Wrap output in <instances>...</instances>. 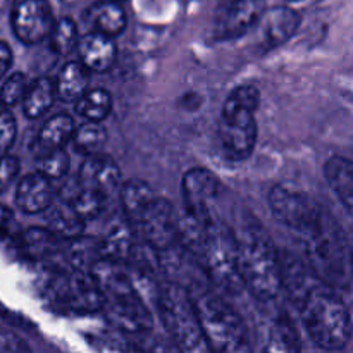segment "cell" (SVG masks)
<instances>
[{
  "label": "cell",
  "instance_id": "obj_1",
  "mask_svg": "<svg viewBox=\"0 0 353 353\" xmlns=\"http://www.w3.org/2000/svg\"><path fill=\"white\" fill-rule=\"evenodd\" d=\"M303 327L310 340L323 350H343L353 336V323L348 307L321 279H316L309 292L296 303Z\"/></svg>",
  "mask_w": 353,
  "mask_h": 353
},
{
  "label": "cell",
  "instance_id": "obj_2",
  "mask_svg": "<svg viewBox=\"0 0 353 353\" xmlns=\"http://www.w3.org/2000/svg\"><path fill=\"white\" fill-rule=\"evenodd\" d=\"M236 240L245 288L262 302L276 299L283 290L281 257L268 231L252 221L238 231Z\"/></svg>",
  "mask_w": 353,
  "mask_h": 353
},
{
  "label": "cell",
  "instance_id": "obj_3",
  "mask_svg": "<svg viewBox=\"0 0 353 353\" xmlns=\"http://www.w3.org/2000/svg\"><path fill=\"white\" fill-rule=\"evenodd\" d=\"M261 92L252 85L236 86L228 95L221 112L219 137L221 150L230 161L241 162L248 159L257 143V110Z\"/></svg>",
  "mask_w": 353,
  "mask_h": 353
},
{
  "label": "cell",
  "instance_id": "obj_4",
  "mask_svg": "<svg viewBox=\"0 0 353 353\" xmlns=\"http://www.w3.org/2000/svg\"><path fill=\"white\" fill-rule=\"evenodd\" d=\"M303 241L307 264L314 274L331 288H348L353 279L352 247L331 214L314 233L303 238Z\"/></svg>",
  "mask_w": 353,
  "mask_h": 353
},
{
  "label": "cell",
  "instance_id": "obj_5",
  "mask_svg": "<svg viewBox=\"0 0 353 353\" xmlns=\"http://www.w3.org/2000/svg\"><path fill=\"white\" fill-rule=\"evenodd\" d=\"M192 296L210 352L243 353L250 350L243 319L228 300L212 290L203 288L193 290Z\"/></svg>",
  "mask_w": 353,
  "mask_h": 353
},
{
  "label": "cell",
  "instance_id": "obj_6",
  "mask_svg": "<svg viewBox=\"0 0 353 353\" xmlns=\"http://www.w3.org/2000/svg\"><path fill=\"white\" fill-rule=\"evenodd\" d=\"M157 309L162 324L178 350L188 353L210 352L190 290L179 285H165L159 293Z\"/></svg>",
  "mask_w": 353,
  "mask_h": 353
},
{
  "label": "cell",
  "instance_id": "obj_7",
  "mask_svg": "<svg viewBox=\"0 0 353 353\" xmlns=\"http://www.w3.org/2000/svg\"><path fill=\"white\" fill-rule=\"evenodd\" d=\"M196 255L202 259L205 272L214 285L224 293L233 295L245 288L240 272L236 233L228 224L216 219L210 221Z\"/></svg>",
  "mask_w": 353,
  "mask_h": 353
},
{
  "label": "cell",
  "instance_id": "obj_8",
  "mask_svg": "<svg viewBox=\"0 0 353 353\" xmlns=\"http://www.w3.org/2000/svg\"><path fill=\"white\" fill-rule=\"evenodd\" d=\"M269 207L276 219L302 240L314 233L330 216V212L310 195L285 186H274L269 192Z\"/></svg>",
  "mask_w": 353,
  "mask_h": 353
},
{
  "label": "cell",
  "instance_id": "obj_9",
  "mask_svg": "<svg viewBox=\"0 0 353 353\" xmlns=\"http://www.w3.org/2000/svg\"><path fill=\"white\" fill-rule=\"evenodd\" d=\"M134 231L143 238L145 245H148L155 252L159 261L162 255H169L178 247H183L181 236H179L178 212L172 203L159 196L141 217Z\"/></svg>",
  "mask_w": 353,
  "mask_h": 353
},
{
  "label": "cell",
  "instance_id": "obj_10",
  "mask_svg": "<svg viewBox=\"0 0 353 353\" xmlns=\"http://www.w3.org/2000/svg\"><path fill=\"white\" fill-rule=\"evenodd\" d=\"M55 19L47 0H14L10 26L19 41L37 45L50 37Z\"/></svg>",
  "mask_w": 353,
  "mask_h": 353
},
{
  "label": "cell",
  "instance_id": "obj_11",
  "mask_svg": "<svg viewBox=\"0 0 353 353\" xmlns=\"http://www.w3.org/2000/svg\"><path fill=\"white\" fill-rule=\"evenodd\" d=\"M268 9L265 0H228L214 21V37L219 41L236 40L257 28Z\"/></svg>",
  "mask_w": 353,
  "mask_h": 353
},
{
  "label": "cell",
  "instance_id": "obj_12",
  "mask_svg": "<svg viewBox=\"0 0 353 353\" xmlns=\"http://www.w3.org/2000/svg\"><path fill=\"white\" fill-rule=\"evenodd\" d=\"M181 195L185 212L200 223H210L212 203L219 195V179L205 168H193L181 179Z\"/></svg>",
  "mask_w": 353,
  "mask_h": 353
},
{
  "label": "cell",
  "instance_id": "obj_13",
  "mask_svg": "<svg viewBox=\"0 0 353 353\" xmlns=\"http://www.w3.org/2000/svg\"><path fill=\"white\" fill-rule=\"evenodd\" d=\"M103 312L112 326L119 327L124 333L140 334L152 330V314L138 296L137 288L130 292L117 293L103 300Z\"/></svg>",
  "mask_w": 353,
  "mask_h": 353
},
{
  "label": "cell",
  "instance_id": "obj_14",
  "mask_svg": "<svg viewBox=\"0 0 353 353\" xmlns=\"http://www.w3.org/2000/svg\"><path fill=\"white\" fill-rule=\"evenodd\" d=\"M57 296L76 312H97L103 309V295L92 271H76L62 278Z\"/></svg>",
  "mask_w": 353,
  "mask_h": 353
},
{
  "label": "cell",
  "instance_id": "obj_15",
  "mask_svg": "<svg viewBox=\"0 0 353 353\" xmlns=\"http://www.w3.org/2000/svg\"><path fill=\"white\" fill-rule=\"evenodd\" d=\"M300 23H302V16L292 7L278 6L272 9H265L264 16L257 24V28L261 30L262 48L272 50V48L285 45L296 33Z\"/></svg>",
  "mask_w": 353,
  "mask_h": 353
},
{
  "label": "cell",
  "instance_id": "obj_16",
  "mask_svg": "<svg viewBox=\"0 0 353 353\" xmlns=\"http://www.w3.org/2000/svg\"><path fill=\"white\" fill-rule=\"evenodd\" d=\"M78 178L85 186L107 196L112 195L123 185V174L117 162L103 154L86 155L83 164L79 165Z\"/></svg>",
  "mask_w": 353,
  "mask_h": 353
},
{
  "label": "cell",
  "instance_id": "obj_17",
  "mask_svg": "<svg viewBox=\"0 0 353 353\" xmlns=\"http://www.w3.org/2000/svg\"><path fill=\"white\" fill-rule=\"evenodd\" d=\"M55 190L52 179L41 172H31L24 176L16 188V203L23 212H45L54 203Z\"/></svg>",
  "mask_w": 353,
  "mask_h": 353
},
{
  "label": "cell",
  "instance_id": "obj_18",
  "mask_svg": "<svg viewBox=\"0 0 353 353\" xmlns=\"http://www.w3.org/2000/svg\"><path fill=\"white\" fill-rule=\"evenodd\" d=\"M78 57L90 72H105L116 62L117 48L114 43V37L103 34L100 31H90L85 37L79 38Z\"/></svg>",
  "mask_w": 353,
  "mask_h": 353
},
{
  "label": "cell",
  "instance_id": "obj_19",
  "mask_svg": "<svg viewBox=\"0 0 353 353\" xmlns=\"http://www.w3.org/2000/svg\"><path fill=\"white\" fill-rule=\"evenodd\" d=\"M134 236H137V231L128 223L126 217L123 216V219H116L103 231L102 238L99 240L100 248H102V257L126 264L133 254L134 247H137Z\"/></svg>",
  "mask_w": 353,
  "mask_h": 353
},
{
  "label": "cell",
  "instance_id": "obj_20",
  "mask_svg": "<svg viewBox=\"0 0 353 353\" xmlns=\"http://www.w3.org/2000/svg\"><path fill=\"white\" fill-rule=\"evenodd\" d=\"M121 207H123V216L133 228L140 223L152 203L155 202L157 195L154 193L152 186L143 179L131 178L124 181L119 188Z\"/></svg>",
  "mask_w": 353,
  "mask_h": 353
},
{
  "label": "cell",
  "instance_id": "obj_21",
  "mask_svg": "<svg viewBox=\"0 0 353 353\" xmlns=\"http://www.w3.org/2000/svg\"><path fill=\"white\" fill-rule=\"evenodd\" d=\"M16 243L26 257L33 259V261H45V259L64 254V245L62 243H65V241L55 233H52L48 228H30L19 234Z\"/></svg>",
  "mask_w": 353,
  "mask_h": 353
},
{
  "label": "cell",
  "instance_id": "obj_22",
  "mask_svg": "<svg viewBox=\"0 0 353 353\" xmlns=\"http://www.w3.org/2000/svg\"><path fill=\"white\" fill-rule=\"evenodd\" d=\"M326 181L341 205L353 216V161L352 159L333 155L324 165Z\"/></svg>",
  "mask_w": 353,
  "mask_h": 353
},
{
  "label": "cell",
  "instance_id": "obj_23",
  "mask_svg": "<svg viewBox=\"0 0 353 353\" xmlns=\"http://www.w3.org/2000/svg\"><path fill=\"white\" fill-rule=\"evenodd\" d=\"M76 124L71 116L68 114H57L45 121L40 128L34 140V154H43V152L55 150V148H64L74 137Z\"/></svg>",
  "mask_w": 353,
  "mask_h": 353
},
{
  "label": "cell",
  "instance_id": "obj_24",
  "mask_svg": "<svg viewBox=\"0 0 353 353\" xmlns=\"http://www.w3.org/2000/svg\"><path fill=\"white\" fill-rule=\"evenodd\" d=\"M45 212L48 214L47 228L64 241L83 234V228H85L86 221L65 200H59L57 203H52Z\"/></svg>",
  "mask_w": 353,
  "mask_h": 353
},
{
  "label": "cell",
  "instance_id": "obj_25",
  "mask_svg": "<svg viewBox=\"0 0 353 353\" xmlns=\"http://www.w3.org/2000/svg\"><path fill=\"white\" fill-rule=\"evenodd\" d=\"M126 12L116 0H102L88 10V23L95 31L109 37H117L126 28Z\"/></svg>",
  "mask_w": 353,
  "mask_h": 353
},
{
  "label": "cell",
  "instance_id": "obj_26",
  "mask_svg": "<svg viewBox=\"0 0 353 353\" xmlns=\"http://www.w3.org/2000/svg\"><path fill=\"white\" fill-rule=\"evenodd\" d=\"M90 69L81 61H71L61 69L55 79L57 97L64 102H76L88 90Z\"/></svg>",
  "mask_w": 353,
  "mask_h": 353
},
{
  "label": "cell",
  "instance_id": "obj_27",
  "mask_svg": "<svg viewBox=\"0 0 353 353\" xmlns=\"http://www.w3.org/2000/svg\"><path fill=\"white\" fill-rule=\"evenodd\" d=\"M64 257L68 264L76 271H92L93 265L102 257L100 241L81 234L72 240H68L64 245Z\"/></svg>",
  "mask_w": 353,
  "mask_h": 353
},
{
  "label": "cell",
  "instance_id": "obj_28",
  "mask_svg": "<svg viewBox=\"0 0 353 353\" xmlns=\"http://www.w3.org/2000/svg\"><path fill=\"white\" fill-rule=\"evenodd\" d=\"M57 97L55 81L50 78H38L28 86V92L23 100V112L28 119H38L43 116Z\"/></svg>",
  "mask_w": 353,
  "mask_h": 353
},
{
  "label": "cell",
  "instance_id": "obj_29",
  "mask_svg": "<svg viewBox=\"0 0 353 353\" xmlns=\"http://www.w3.org/2000/svg\"><path fill=\"white\" fill-rule=\"evenodd\" d=\"M112 110V97L107 90L95 88L86 90L78 100H76V112L86 121H99L102 123Z\"/></svg>",
  "mask_w": 353,
  "mask_h": 353
},
{
  "label": "cell",
  "instance_id": "obj_30",
  "mask_svg": "<svg viewBox=\"0 0 353 353\" xmlns=\"http://www.w3.org/2000/svg\"><path fill=\"white\" fill-rule=\"evenodd\" d=\"M107 141V131L102 126V123L99 121H86L85 124H81L79 128H76L74 137H72V143L74 148L86 155L100 154L102 147Z\"/></svg>",
  "mask_w": 353,
  "mask_h": 353
},
{
  "label": "cell",
  "instance_id": "obj_31",
  "mask_svg": "<svg viewBox=\"0 0 353 353\" xmlns=\"http://www.w3.org/2000/svg\"><path fill=\"white\" fill-rule=\"evenodd\" d=\"M79 38L81 37H79L74 21L71 17H61V19L55 21L48 40H50V47L55 54L68 55L78 48Z\"/></svg>",
  "mask_w": 353,
  "mask_h": 353
},
{
  "label": "cell",
  "instance_id": "obj_32",
  "mask_svg": "<svg viewBox=\"0 0 353 353\" xmlns=\"http://www.w3.org/2000/svg\"><path fill=\"white\" fill-rule=\"evenodd\" d=\"M37 169L38 172L50 178L52 181H57L68 176L69 172V155L64 148H55V150L43 152L37 155Z\"/></svg>",
  "mask_w": 353,
  "mask_h": 353
},
{
  "label": "cell",
  "instance_id": "obj_33",
  "mask_svg": "<svg viewBox=\"0 0 353 353\" xmlns=\"http://www.w3.org/2000/svg\"><path fill=\"white\" fill-rule=\"evenodd\" d=\"M299 336L295 330L290 324V321H276L269 327V336L265 350H283V352H295L299 350Z\"/></svg>",
  "mask_w": 353,
  "mask_h": 353
},
{
  "label": "cell",
  "instance_id": "obj_34",
  "mask_svg": "<svg viewBox=\"0 0 353 353\" xmlns=\"http://www.w3.org/2000/svg\"><path fill=\"white\" fill-rule=\"evenodd\" d=\"M28 86L30 85H28L26 76L23 72H12V74L7 76V79L0 86V105H6L10 109L19 102L23 103Z\"/></svg>",
  "mask_w": 353,
  "mask_h": 353
},
{
  "label": "cell",
  "instance_id": "obj_35",
  "mask_svg": "<svg viewBox=\"0 0 353 353\" xmlns=\"http://www.w3.org/2000/svg\"><path fill=\"white\" fill-rule=\"evenodd\" d=\"M16 133L17 124L12 112L9 110V107L0 105V159L9 155L10 147L16 141Z\"/></svg>",
  "mask_w": 353,
  "mask_h": 353
},
{
  "label": "cell",
  "instance_id": "obj_36",
  "mask_svg": "<svg viewBox=\"0 0 353 353\" xmlns=\"http://www.w3.org/2000/svg\"><path fill=\"white\" fill-rule=\"evenodd\" d=\"M17 174H19V161H17V157L9 154L0 159V195L12 185Z\"/></svg>",
  "mask_w": 353,
  "mask_h": 353
},
{
  "label": "cell",
  "instance_id": "obj_37",
  "mask_svg": "<svg viewBox=\"0 0 353 353\" xmlns=\"http://www.w3.org/2000/svg\"><path fill=\"white\" fill-rule=\"evenodd\" d=\"M19 230L21 228L17 226L14 214L10 212L7 207L0 205V238H3V240L17 241L19 234L23 233V231Z\"/></svg>",
  "mask_w": 353,
  "mask_h": 353
},
{
  "label": "cell",
  "instance_id": "obj_38",
  "mask_svg": "<svg viewBox=\"0 0 353 353\" xmlns=\"http://www.w3.org/2000/svg\"><path fill=\"white\" fill-rule=\"evenodd\" d=\"M10 65H12V50L6 41L0 40V79L6 78Z\"/></svg>",
  "mask_w": 353,
  "mask_h": 353
},
{
  "label": "cell",
  "instance_id": "obj_39",
  "mask_svg": "<svg viewBox=\"0 0 353 353\" xmlns=\"http://www.w3.org/2000/svg\"><path fill=\"white\" fill-rule=\"evenodd\" d=\"M286 2H299V0H286Z\"/></svg>",
  "mask_w": 353,
  "mask_h": 353
},
{
  "label": "cell",
  "instance_id": "obj_40",
  "mask_svg": "<svg viewBox=\"0 0 353 353\" xmlns=\"http://www.w3.org/2000/svg\"><path fill=\"white\" fill-rule=\"evenodd\" d=\"M352 261H353V243H352Z\"/></svg>",
  "mask_w": 353,
  "mask_h": 353
},
{
  "label": "cell",
  "instance_id": "obj_41",
  "mask_svg": "<svg viewBox=\"0 0 353 353\" xmlns=\"http://www.w3.org/2000/svg\"><path fill=\"white\" fill-rule=\"evenodd\" d=\"M116 2H124V0H116Z\"/></svg>",
  "mask_w": 353,
  "mask_h": 353
}]
</instances>
